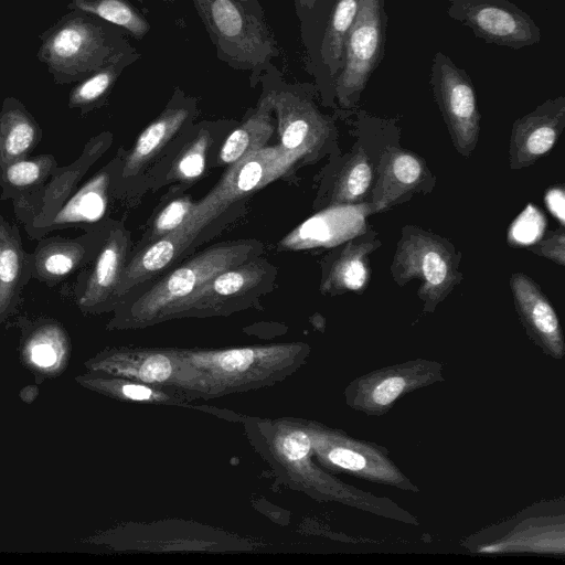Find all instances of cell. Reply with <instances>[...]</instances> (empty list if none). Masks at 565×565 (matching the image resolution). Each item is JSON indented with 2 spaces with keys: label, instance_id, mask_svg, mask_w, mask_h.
I'll return each instance as SVG.
<instances>
[{
  "label": "cell",
  "instance_id": "6da1fadb",
  "mask_svg": "<svg viewBox=\"0 0 565 565\" xmlns=\"http://www.w3.org/2000/svg\"><path fill=\"white\" fill-rule=\"evenodd\" d=\"M126 35L121 28L73 9L40 35L38 58L55 83L81 82L118 53L134 49Z\"/></svg>",
  "mask_w": 565,
  "mask_h": 565
},
{
  "label": "cell",
  "instance_id": "7a4b0ae2",
  "mask_svg": "<svg viewBox=\"0 0 565 565\" xmlns=\"http://www.w3.org/2000/svg\"><path fill=\"white\" fill-rule=\"evenodd\" d=\"M217 57L231 67L252 72L253 78L269 73L280 50L265 20L237 0H193Z\"/></svg>",
  "mask_w": 565,
  "mask_h": 565
},
{
  "label": "cell",
  "instance_id": "3957f363",
  "mask_svg": "<svg viewBox=\"0 0 565 565\" xmlns=\"http://www.w3.org/2000/svg\"><path fill=\"white\" fill-rule=\"evenodd\" d=\"M460 253L450 241L418 226L406 225L391 264L394 281L403 287L417 279V296L433 311L461 281Z\"/></svg>",
  "mask_w": 565,
  "mask_h": 565
},
{
  "label": "cell",
  "instance_id": "277c9868",
  "mask_svg": "<svg viewBox=\"0 0 565 565\" xmlns=\"http://www.w3.org/2000/svg\"><path fill=\"white\" fill-rule=\"evenodd\" d=\"M262 248V243L256 239L230 241L211 246L147 289L135 302L134 311L145 318L160 313L217 274L259 256Z\"/></svg>",
  "mask_w": 565,
  "mask_h": 565
},
{
  "label": "cell",
  "instance_id": "5b68a950",
  "mask_svg": "<svg viewBox=\"0 0 565 565\" xmlns=\"http://www.w3.org/2000/svg\"><path fill=\"white\" fill-rule=\"evenodd\" d=\"M388 17L384 0H360L355 19L348 32L343 66L333 81L341 107L359 102L374 71L385 54Z\"/></svg>",
  "mask_w": 565,
  "mask_h": 565
},
{
  "label": "cell",
  "instance_id": "8992f818",
  "mask_svg": "<svg viewBox=\"0 0 565 565\" xmlns=\"http://www.w3.org/2000/svg\"><path fill=\"white\" fill-rule=\"evenodd\" d=\"M301 160L305 157L300 152L281 145L265 146L252 152L230 167L215 188L195 204L189 220L212 222L218 218L233 203L279 179Z\"/></svg>",
  "mask_w": 565,
  "mask_h": 565
},
{
  "label": "cell",
  "instance_id": "52a82bcc",
  "mask_svg": "<svg viewBox=\"0 0 565 565\" xmlns=\"http://www.w3.org/2000/svg\"><path fill=\"white\" fill-rule=\"evenodd\" d=\"M430 87L456 150L469 157L480 135V111L471 77L445 53L437 52L430 67Z\"/></svg>",
  "mask_w": 565,
  "mask_h": 565
},
{
  "label": "cell",
  "instance_id": "ba28073f",
  "mask_svg": "<svg viewBox=\"0 0 565 565\" xmlns=\"http://www.w3.org/2000/svg\"><path fill=\"white\" fill-rule=\"evenodd\" d=\"M448 15L488 44L520 50L541 41L540 26L510 0H446Z\"/></svg>",
  "mask_w": 565,
  "mask_h": 565
},
{
  "label": "cell",
  "instance_id": "9c48e42d",
  "mask_svg": "<svg viewBox=\"0 0 565 565\" xmlns=\"http://www.w3.org/2000/svg\"><path fill=\"white\" fill-rule=\"evenodd\" d=\"M277 268L259 256L226 269L162 312L218 311L243 306L274 287Z\"/></svg>",
  "mask_w": 565,
  "mask_h": 565
},
{
  "label": "cell",
  "instance_id": "30bf717a",
  "mask_svg": "<svg viewBox=\"0 0 565 565\" xmlns=\"http://www.w3.org/2000/svg\"><path fill=\"white\" fill-rule=\"evenodd\" d=\"M273 113L277 117L280 145L305 159L313 157L334 131L332 120L296 88L269 89Z\"/></svg>",
  "mask_w": 565,
  "mask_h": 565
},
{
  "label": "cell",
  "instance_id": "8fae6325",
  "mask_svg": "<svg viewBox=\"0 0 565 565\" xmlns=\"http://www.w3.org/2000/svg\"><path fill=\"white\" fill-rule=\"evenodd\" d=\"M565 127V97L548 98L512 125L509 162L512 170L534 164L556 145Z\"/></svg>",
  "mask_w": 565,
  "mask_h": 565
},
{
  "label": "cell",
  "instance_id": "7c38bea8",
  "mask_svg": "<svg viewBox=\"0 0 565 565\" xmlns=\"http://www.w3.org/2000/svg\"><path fill=\"white\" fill-rule=\"evenodd\" d=\"M370 203L337 204L320 211L289 232L280 242L285 250L334 247L365 232Z\"/></svg>",
  "mask_w": 565,
  "mask_h": 565
},
{
  "label": "cell",
  "instance_id": "4fadbf2b",
  "mask_svg": "<svg viewBox=\"0 0 565 565\" xmlns=\"http://www.w3.org/2000/svg\"><path fill=\"white\" fill-rule=\"evenodd\" d=\"M377 173L371 192L372 213L408 200L415 192L430 190L435 183V178L423 158L395 147L384 151Z\"/></svg>",
  "mask_w": 565,
  "mask_h": 565
},
{
  "label": "cell",
  "instance_id": "5bb4252c",
  "mask_svg": "<svg viewBox=\"0 0 565 565\" xmlns=\"http://www.w3.org/2000/svg\"><path fill=\"white\" fill-rule=\"evenodd\" d=\"M212 224L186 221L175 232L146 244L127 260L114 297L125 296L163 271L190 247L198 244L199 237L207 235V227Z\"/></svg>",
  "mask_w": 565,
  "mask_h": 565
},
{
  "label": "cell",
  "instance_id": "9a60e30c",
  "mask_svg": "<svg viewBox=\"0 0 565 565\" xmlns=\"http://www.w3.org/2000/svg\"><path fill=\"white\" fill-rule=\"evenodd\" d=\"M380 246L371 228L334 246L323 259L320 291L331 296L362 292L371 275L369 255Z\"/></svg>",
  "mask_w": 565,
  "mask_h": 565
},
{
  "label": "cell",
  "instance_id": "2e32d148",
  "mask_svg": "<svg viewBox=\"0 0 565 565\" xmlns=\"http://www.w3.org/2000/svg\"><path fill=\"white\" fill-rule=\"evenodd\" d=\"M194 113V99L177 89L164 110L136 139L124 161L121 175H136L191 120Z\"/></svg>",
  "mask_w": 565,
  "mask_h": 565
},
{
  "label": "cell",
  "instance_id": "e0dca14e",
  "mask_svg": "<svg viewBox=\"0 0 565 565\" xmlns=\"http://www.w3.org/2000/svg\"><path fill=\"white\" fill-rule=\"evenodd\" d=\"M130 246V233L124 225H114L99 246L82 288L79 297L82 306H97L114 297L128 260Z\"/></svg>",
  "mask_w": 565,
  "mask_h": 565
},
{
  "label": "cell",
  "instance_id": "ac0fdd59",
  "mask_svg": "<svg viewBox=\"0 0 565 565\" xmlns=\"http://www.w3.org/2000/svg\"><path fill=\"white\" fill-rule=\"evenodd\" d=\"M109 168H104L90 178L49 216L29 224L34 228L31 234L35 236L55 228L99 221L105 215L108 202Z\"/></svg>",
  "mask_w": 565,
  "mask_h": 565
},
{
  "label": "cell",
  "instance_id": "d6986e66",
  "mask_svg": "<svg viewBox=\"0 0 565 565\" xmlns=\"http://www.w3.org/2000/svg\"><path fill=\"white\" fill-rule=\"evenodd\" d=\"M516 311L540 342L553 351H562L563 338L555 310L540 286L527 275L515 273L510 277Z\"/></svg>",
  "mask_w": 565,
  "mask_h": 565
},
{
  "label": "cell",
  "instance_id": "ffe728a7",
  "mask_svg": "<svg viewBox=\"0 0 565 565\" xmlns=\"http://www.w3.org/2000/svg\"><path fill=\"white\" fill-rule=\"evenodd\" d=\"M111 141V135L103 134L92 139L85 147L82 157L72 166L64 168L63 173L56 168L54 170L55 180L39 190L32 195L15 200V206L29 209L33 216L28 224L36 222L49 216L57 210L67 199L77 180L85 173L87 168L107 149Z\"/></svg>",
  "mask_w": 565,
  "mask_h": 565
},
{
  "label": "cell",
  "instance_id": "44dd1931",
  "mask_svg": "<svg viewBox=\"0 0 565 565\" xmlns=\"http://www.w3.org/2000/svg\"><path fill=\"white\" fill-rule=\"evenodd\" d=\"M96 247L97 244L88 235L74 239H44L30 254L31 277L54 285L89 260Z\"/></svg>",
  "mask_w": 565,
  "mask_h": 565
},
{
  "label": "cell",
  "instance_id": "7402d4cb",
  "mask_svg": "<svg viewBox=\"0 0 565 565\" xmlns=\"http://www.w3.org/2000/svg\"><path fill=\"white\" fill-rule=\"evenodd\" d=\"M30 277V254L22 248L19 231L0 216V319L18 302Z\"/></svg>",
  "mask_w": 565,
  "mask_h": 565
},
{
  "label": "cell",
  "instance_id": "603a6c76",
  "mask_svg": "<svg viewBox=\"0 0 565 565\" xmlns=\"http://www.w3.org/2000/svg\"><path fill=\"white\" fill-rule=\"evenodd\" d=\"M41 136L39 124L24 105L7 97L0 111V169L29 157Z\"/></svg>",
  "mask_w": 565,
  "mask_h": 565
},
{
  "label": "cell",
  "instance_id": "cb8c5ba5",
  "mask_svg": "<svg viewBox=\"0 0 565 565\" xmlns=\"http://www.w3.org/2000/svg\"><path fill=\"white\" fill-rule=\"evenodd\" d=\"M273 115L267 92L246 119L225 139L218 153L220 163L231 167L265 147L275 129Z\"/></svg>",
  "mask_w": 565,
  "mask_h": 565
},
{
  "label": "cell",
  "instance_id": "d4e9b609",
  "mask_svg": "<svg viewBox=\"0 0 565 565\" xmlns=\"http://www.w3.org/2000/svg\"><path fill=\"white\" fill-rule=\"evenodd\" d=\"M360 0H330L319 47L322 66L332 81L343 66L348 32L355 19Z\"/></svg>",
  "mask_w": 565,
  "mask_h": 565
},
{
  "label": "cell",
  "instance_id": "484cf974",
  "mask_svg": "<svg viewBox=\"0 0 565 565\" xmlns=\"http://www.w3.org/2000/svg\"><path fill=\"white\" fill-rule=\"evenodd\" d=\"M139 57L140 54L135 47L115 55L72 89L68 106L78 108L82 113L97 107L108 96L121 72Z\"/></svg>",
  "mask_w": 565,
  "mask_h": 565
},
{
  "label": "cell",
  "instance_id": "4316f807",
  "mask_svg": "<svg viewBox=\"0 0 565 565\" xmlns=\"http://www.w3.org/2000/svg\"><path fill=\"white\" fill-rule=\"evenodd\" d=\"M57 168L52 154L22 158L0 169L2 198L15 200L25 198L42 188L50 174Z\"/></svg>",
  "mask_w": 565,
  "mask_h": 565
},
{
  "label": "cell",
  "instance_id": "83f0119b",
  "mask_svg": "<svg viewBox=\"0 0 565 565\" xmlns=\"http://www.w3.org/2000/svg\"><path fill=\"white\" fill-rule=\"evenodd\" d=\"M373 170L363 149L352 154L335 178L330 205L360 204L370 190Z\"/></svg>",
  "mask_w": 565,
  "mask_h": 565
},
{
  "label": "cell",
  "instance_id": "f1b7e54d",
  "mask_svg": "<svg viewBox=\"0 0 565 565\" xmlns=\"http://www.w3.org/2000/svg\"><path fill=\"white\" fill-rule=\"evenodd\" d=\"M70 7L115 24L137 40L150 30L148 20L128 0H72Z\"/></svg>",
  "mask_w": 565,
  "mask_h": 565
},
{
  "label": "cell",
  "instance_id": "f546056e",
  "mask_svg": "<svg viewBox=\"0 0 565 565\" xmlns=\"http://www.w3.org/2000/svg\"><path fill=\"white\" fill-rule=\"evenodd\" d=\"M211 141L210 132L202 129L175 160L171 171L172 179L188 183L198 180L205 170L206 152Z\"/></svg>",
  "mask_w": 565,
  "mask_h": 565
},
{
  "label": "cell",
  "instance_id": "4dcf8cb0",
  "mask_svg": "<svg viewBox=\"0 0 565 565\" xmlns=\"http://www.w3.org/2000/svg\"><path fill=\"white\" fill-rule=\"evenodd\" d=\"M195 203L188 196L170 201L154 216L143 244H149L175 232L190 218Z\"/></svg>",
  "mask_w": 565,
  "mask_h": 565
},
{
  "label": "cell",
  "instance_id": "1f68e13d",
  "mask_svg": "<svg viewBox=\"0 0 565 565\" xmlns=\"http://www.w3.org/2000/svg\"><path fill=\"white\" fill-rule=\"evenodd\" d=\"M529 209L513 223L509 232L510 245L535 243L542 235L544 218L540 211L529 205Z\"/></svg>",
  "mask_w": 565,
  "mask_h": 565
},
{
  "label": "cell",
  "instance_id": "d6a6232c",
  "mask_svg": "<svg viewBox=\"0 0 565 565\" xmlns=\"http://www.w3.org/2000/svg\"><path fill=\"white\" fill-rule=\"evenodd\" d=\"M529 249L535 255L545 257L561 266H564L565 235L563 227L547 232L543 238L531 245Z\"/></svg>",
  "mask_w": 565,
  "mask_h": 565
},
{
  "label": "cell",
  "instance_id": "836d02e7",
  "mask_svg": "<svg viewBox=\"0 0 565 565\" xmlns=\"http://www.w3.org/2000/svg\"><path fill=\"white\" fill-rule=\"evenodd\" d=\"M405 386L406 381L401 376L384 379L374 386L371 398L375 405H390L405 390Z\"/></svg>",
  "mask_w": 565,
  "mask_h": 565
},
{
  "label": "cell",
  "instance_id": "e575fe53",
  "mask_svg": "<svg viewBox=\"0 0 565 565\" xmlns=\"http://www.w3.org/2000/svg\"><path fill=\"white\" fill-rule=\"evenodd\" d=\"M171 373L170 361L161 354L148 358L140 367V377L146 382H161Z\"/></svg>",
  "mask_w": 565,
  "mask_h": 565
},
{
  "label": "cell",
  "instance_id": "d590c367",
  "mask_svg": "<svg viewBox=\"0 0 565 565\" xmlns=\"http://www.w3.org/2000/svg\"><path fill=\"white\" fill-rule=\"evenodd\" d=\"M253 358L254 352L250 349H236L221 353L218 362L225 371H243L250 365Z\"/></svg>",
  "mask_w": 565,
  "mask_h": 565
},
{
  "label": "cell",
  "instance_id": "8d00e7d4",
  "mask_svg": "<svg viewBox=\"0 0 565 565\" xmlns=\"http://www.w3.org/2000/svg\"><path fill=\"white\" fill-rule=\"evenodd\" d=\"M310 449L308 436L301 431L289 434L282 441V451L290 460L303 458Z\"/></svg>",
  "mask_w": 565,
  "mask_h": 565
},
{
  "label": "cell",
  "instance_id": "74e56055",
  "mask_svg": "<svg viewBox=\"0 0 565 565\" xmlns=\"http://www.w3.org/2000/svg\"><path fill=\"white\" fill-rule=\"evenodd\" d=\"M329 459L334 465L348 470H361L365 467V458L359 452L347 448L331 450Z\"/></svg>",
  "mask_w": 565,
  "mask_h": 565
},
{
  "label": "cell",
  "instance_id": "f35d334b",
  "mask_svg": "<svg viewBox=\"0 0 565 565\" xmlns=\"http://www.w3.org/2000/svg\"><path fill=\"white\" fill-rule=\"evenodd\" d=\"M545 204L551 213L564 226V190L562 186L550 189L545 194Z\"/></svg>",
  "mask_w": 565,
  "mask_h": 565
},
{
  "label": "cell",
  "instance_id": "ab89813d",
  "mask_svg": "<svg viewBox=\"0 0 565 565\" xmlns=\"http://www.w3.org/2000/svg\"><path fill=\"white\" fill-rule=\"evenodd\" d=\"M32 359L40 366H51L56 360V353L50 342L39 341L32 347Z\"/></svg>",
  "mask_w": 565,
  "mask_h": 565
},
{
  "label": "cell",
  "instance_id": "60d3db41",
  "mask_svg": "<svg viewBox=\"0 0 565 565\" xmlns=\"http://www.w3.org/2000/svg\"><path fill=\"white\" fill-rule=\"evenodd\" d=\"M122 393L132 399H147L151 395V391L141 385H125Z\"/></svg>",
  "mask_w": 565,
  "mask_h": 565
},
{
  "label": "cell",
  "instance_id": "b9f144b4",
  "mask_svg": "<svg viewBox=\"0 0 565 565\" xmlns=\"http://www.w3.org/2000/svg\"><path fill=\"white\" fill-rule=\"evenodd\" d=\"M297 17L302 21L316 7L319 0H294Z\"/></svg>",
  "mask_w": 565,
  "mask_h": 565
},
{
  "label": "cell",
  "instance_id": "7bdbcfd3",
  "mask_svg": "<svg viewBox=\"0 0 565 565\" xmlns=\"http://www.w3.org/2000/svg\"><path fill=\"white\" fill-rule=\"evenodd\" d=\"M237 1L241 2L242 4H244L245 7L249 8L250 10H254L256 12H264L258 0H237Z\"/></svg>",
  "mask_w": 565,
  "mask_h": 565
},
{
  "label": "cell",
  "instance_id": "ee69618b",
  "mask_svg": "<svg viewBox=\"0 0 565 565\" xmlns=\"http://www.w3.org/2000/svg\"><path fill=\"white\" fill-rule=\"evenodd\" d=\"M162 2H172L173 0H160Z\"/></svg>",
  "mask_w": 565,
  "mask_h": 565
}]
</instances>
